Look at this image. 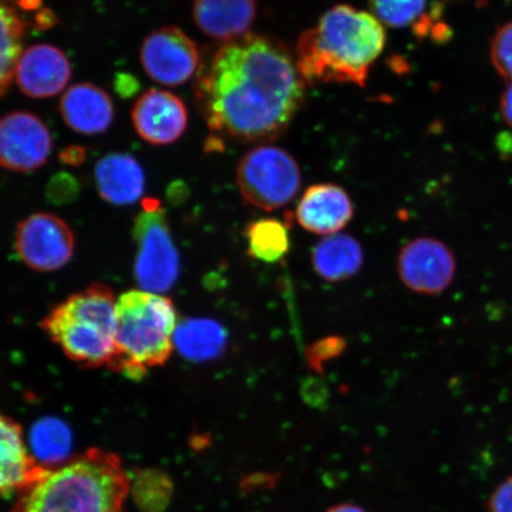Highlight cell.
<instances>
[{
  "label": "cell",
  "instance_id": "27",
  "mask_svg": "<svg viewBox=\"0 0 512 512\" xmlns=\"http://www.w3.org/2000/svg\"><path fill=\"white\" fill-rule=\"evenodd\" d=\"M490 55L497 73L512 82V21L499 28L492 38Z\"/></svg>",
  "mask_w": 512,
  "mask_h": 512
},
{
  "label": "cell",
  "instance_id": "6",
  "mask_svg": "<svg viewBox=\"0 0 512 512\" xmlns=\"http://www.w3.org/2000/svg\"><path fill=\"white\" fill-rule=\"evenodd\" d=\"M236 175L243 200L266 211L287 206L302 187V172L297 160L273 145H261L246 153Z\"/></svg>",
  "mask_w": 512,
  "mask_h": 512
},
{
  "label": "cell",
  "instance_id": "24",
  "mask_svg": "<svg viewBox=\"0 0 512 512\" xmlns=\"http://www.w3.org/2000/svg\"><path fill=\"white\" fill-rule=\"evenodd\" d=\"M131 485L134 501L142 512H162L171 501V479L162 472L142 471Z\"/></svg>",
  "mask_w": 512,
  "mask_h": 512
},
{
  "label": "cell",
  "instance_id": "22",
  "mask_svg": "<svg viewBox=\"0 0 512 512\" xmlns=\"http://www.w3.org/2000/svg\"><path fill=\"white\" fill-rule=\"evenodd\" d=\"M247 252L262 262H278L290 251L291 240L285 222L277 219H261L249 223L246 228Z\"/></svg>",
  "mask_w": 512,
  "mask_h": 512
},
{
  "label": "cell",
  "instance_id": "29",
  "mask_svg": "<svg viewBox=\"0 0 512 512\" xmlns=\"http://www.w3.org/2000/svg\"><path fill=\"white\" fill-rule=\"evenodd\" d=\"M115 88H117V91L121 96L128 98V96H131L138 91L139 83L132 75L121 74L118 76L117 81H115Z\"/></svg>",
  "mask_w": 512,
  "mask_h": 512
},
{
  "label": "cell",
  "instance_id": "7",
  "mask_svg": "<svg viewBox=\"0 0 512 512\" xmlns=\"http://www.w3.org/2000/svg\"><path fill=\"white\" fill-rule=\"evenodd\" d=\"M134 238L138 243L136 277L142 290L155 293L170 290L178 278L179 259L164 211L157 201L144 202V210L134 223Z\"/></svg>",
  "mask_w": 512,
  "mask_h": 512
},
{
  "label": "cell",
  "instance_id": "13",
  "mask_svg": "<svg viewBox=\"0 0 512 512\" xmlns=\"http://www.w3.org/2000/svg\"><path fill=\"white\" fill-rule=\"evenodd\" d=\"M72 66L66 54L50 44H35L23 50L15 80L22 93L34 99L53 98L67 87Z\"/></svg>",
  "mask_w": 512,
  "mask_h": 512
},
{
  "label": "cell",
  "instance_id": "5",
  "mask_svg": "<svg viewBox=\"0 0 512 512\" xmlns=\"http://www.w3.org/2000/svg\"><path fill=\"white\" fill-rule=\"evenodd\" d=\"M115 306L111 288L95 284L57 305L43 319L42 329L70 361L107 367L114 352Z\"/></svg>",
  "mask_w": 512,
  "mask_h": 512
},
{
  "label": "cell",
  "instance_id": "26",
  "mask_svg": "<svg viewBox=\"0 0 512 512\" xmlns=\"http://www.w3.org/2000/svg\"><path fill=\"white\" fill-rule=\"evenodd\" d=\"M347 339L328 336L312 343L305 351L307 366L317 374H323L326 364L341 356L347 349Z\"/></svg>",
  "mask_w": 512,
  "mask_h": 512
},
{
  "label": "cell",
  "instance_id": "28",
  "mask_svg": "<svg viewBox=\"0 0 512 512\" xmlns=\"http://www.w3.org/2000/svg\"><path fill=\"white\" fill-rule=\"evenodd\" d=\"M490 512H512V477L504 480L489 499Z\"/></svg>",
  "mask_w": 512,
  "mask_h": 512
},
{
  "label": "cell",
  "instance_id": "3",
  "mask_svg": "<svg viewBox=\"0 0 512 512\" xmlns=\"http://www.w3.org/2000/svg\"><path fill=\"white\" fill-rule=\"evenodd\" d=\"M131 479L115 454L92 448L21 492L11 512H123Z\"/></svg>",
  "mask_w": 512,
  "mask_h": 512
},
{
  "label": "cell",
  "instance_id": "8",
  "mask_svg": "<svg viewBox=\"0 0 512 512\" xmlns=\"http://www.w3.org/2000/svg\"><path fill=\"white\" fill-rule=\"evenodd\" d=\"M15 247L19 259L38 272H54L72 260L75 239L61 217L38 213L19 223Z\"/></svg>",
  "mask_w": 512,
  "mask_h": 512
},
{
  "label": "cell",
  "instance_id": "4",
  "mask_svg": "<svg viewBox=\"0 0 512 512\" xmlns=\"http://www.w3.org/2000/svg\"><path fill=\"white\" fill-rule=\"evenodd\" d=\"M177 312L160 293L132 290L115 306L114 352L107 368L131 380L168 362L175 347Z\"/></svg>",
  "mask_w": 512,
  "mask_h": 512
},
{
  "label": "cell",
  "instance_id": "10",
  "mask_svg": "<svg viewBox=\"0 0 512 512\" xmlns=\"http://www.w3.org/2000/svg\"><path fill=\"white\" fill-rule=\"evenodd\" d=\"M53 139L43 121L29 112H14L0 119V168L31 172L47 163Z\"/></svg>",
  "mask_w": 512,
  "mask_h": 512
},
{
  "label": "cell",
  "instance_id": "31",
  "mask_svg": "<svg viewBox=\"0 0 512 512\" xmlns=\"http://www.w3.org/2000/svg\"><path fill=\"white\" fill-rule=\"evenodd\" d=\"M499 107H501V114L505 123L512 128V82L505 88Z\"/></svg>",
  "mask_w": 512,
  "mask_h": 512
},
{
  "label": "cell",
  "instance_id": "20",
  "mask_svg": "<svg viewBox=\"0 0 512 512\" xmlns=\"http://www.w3.org/2000/svg\"><path fill=\"white\" fill-rule=\"evenodd\" d=\"M175 344L192 361L219 357L227 347V332L210 319H192L177 328Z\"/></svg>",
  "mask_w": 512,
  "mask_h": 512
},
{
  "label": "cell",
  "instance_id": "2",
  "mask_svg": "<svg viewBox=\"0 0 512 512\" xmlns=\"http://www.w3.org/2000/svg\"><path fill=\"white\" fill-rule=\"evenodd\" d=\"M383 24L371 12L336 5L299 37L297 68L306 85L352 83L366 86L386 47Z\"/></svg>",
  "mask_w": 512,
  "mask_h": 512
},
{
  "label": "cell",
  "instance_id": "17",
  "mask_svg": "<svg viewBox=\"0 0 512 512\" xmlns=\"http://www.w3.org/2000/svg\"><path fill=\"white\" fill-rule=\"evenodd\" d=\"M255 0H194L192 17L198 28L217 41L246 36L256 17Z\"/></svg>",
  "mask_w": 512,
  "mask_h": 512
},
{
  "label": "cell",
  "instance_id": "23",
  "mask_svg": "<svg viewBox=\"0 0 512 512\" xmlns=\"http://www.w3.org/2000/svg\"><path fill=\"white\" fill-rule=\"evenodd\" d=\"M30 443L35 459L44 464L62 462L72 447V434L60 420L44 419L32 428Z\"/></svg>",
  "mask_w": 512,
  "mask_h": 512
},
{
  "label": "cell",
  "instance_id": "25",
  "mask_svg": "<svg viewBox=\"0 0 512 512\" xmlns=\"http://www.w3.org/2000/svg\"><path fill=\"white\" fill-rule=\"evenodd\" d=\"M369 8L382 24L402 29L424 14L426 0H369Z\"/></svg>",
  "mask_w": 512,
  "mask_h": 512
},
{
  "label": "cell",
  "instance_id": "21",
  "mask_svg": "<svg viewBox=\"0 0 512 512\" xmlns=\"http://www.w3.org/2000/svg\"><path fill=\"white\" fill-rule=\"evenodd\" d=\"M25 22L18 11L6 0H0V96L4 95L23 53Z\"/></svg>",
  "mask_w": 512,
  "mask_h": 512
},
{
  "label": "cell",
  "instance_id": "32",
  "mask_svg": "<svg viewBox=\"0 0 512 512\" xmlns=\"http://www.w3.org/2000/svg\"><path fill=\"white\" fill-rule=\"evenodd\" d=\"M326 512H368V511L364 510L361 507H358V505L344 503V504L335 505V507L330 508Z\"/></svg>",
  "mask_w": 512,
  "mask_h": 512
},
{
  "label": "cell",
  "instance_id": "11",
  "mask_svg": "<svg viewBox=\"0 0 512 512\" xmlns=\"http://www.w3.org/2000/svg\"><path fill=\"white\" fill-rule=\"evenodd\" d=\"M139 137L152 145L177 142L188 127V110L175 94L152 88L137 100L132 111Z\"/></svg>",
  "mask_w": 512,
  "mask_h": 512
},
{
  "label": "cell",
  "instance_id": "12",
  "mask_svg": "<svg viewBox=\"0 0 512 512\" xmlns=\"http://www.w3.org/2000/svg\"><path fill=\"white\" fill-rule=\"evenodd\" d=\"M398 271L402 283L409 290L426 294L438 293L452 279V255L437 240L415 239L402 248Z\"/></svg>",
  "mask_w": 512,
  "mask_h": 512
},
{
  "label": "cell",
  "instance_id": "14",
  "mask_svg": "<svg viewBox=\"0 0 512 512\" xmlns=\"http://www.w3.org/2000/svg\"><path fill=\"white\" fill-rule=\"evenodd\" d=\"M354 217V204L347 191L339 185L320 183L304 192L296 210L300 227L312 234H338Z\"/></svg>",
  "mask_w": 512,
  "mask_h": 512
},
{
  "label": "cell",
  "instance_id": "15",
  "mask_svg": "<svg viewBox=\"0 0 512 512\" xmlns=\"http://www.w3.org/2000/svg\"><path fill=\"white\" fill-rule=\"evenodd\" d=\"M47 472L28 451L21 425L0 413V497L23 492Z\"/></svg>",
  "mask_w": 512,
  "mask_h": 512
},
{
  "label": "cell",
  "instance_id": "16",
  "mask_svg": "<svg viewBox=\"0 0 512 512\" xmlns=\"http://www.w3.org/2000/svg\"><path fill=\"white\" fill-rule=\"evenodd\" d=\"M60 113L73 131L93 136L106 132L112 125L113 101L101 88L91 83H79L64 92Z\"/></svg>",
  "mask_w": 512,
  "mask_h": 512
},
{
  "label": "cell",
  "instance_id": "1",
  "mask_svg": "<svg viewBox=\"0 0 512 512\" xmlns=\"http://www.w3.org/2000/svg\"><path fill=\"white\" fill-rule=\"evenodd\" d=\"M305 86L283 44L247 34L217 51L196 96L211 131L242 143L268 142L290 126Z\"/></svg>",
  "mask_w": 512,
  "mask_h": 512
},
{
  "label": "cell",
  "instance_id": "9",
  "mask_svg": "<svg viewBox=\"0 0 512 512\" xmlns=\"http://www.w3.org/2000/svg\"><path fill=\"white\" fill-rule=\"evenodd\" d=\"M140 61L153 81L168 87L187 83L200 67V51L182 29L152 31L143 42Z\"/></svg>",
  "mask_w": 512,
  "mask_h": 512
},
{
  "label": "cell",
  "instance_id": "30",
  "mask_svg": "<svg viewBox=\"0 0 512 512\" xmlns=\"http://www.w3.org/2000/svg\"><path fill=\"white\" fill-rule=\"evenodd\" d=\"M86 158V151L78 146L69 147L61 153L62 163L67 165L78 166L83 163Z\"/></svg>",
  "mask_w": 512,
  "mask_h": 512
},
{
  "label": "cell",
  "instance_id": "19",
  "mask_svg": "<svg viewBox=\"0 0 512 512\" xmlns=\"http://www.w3.org/2000/svg\"><path fill=\"white\" fill-rule=\"evenodd\" d=\"M311 260L318 277L329 283H341L361 271L364 253L354 236L338 233L320 240L313 248Z\"/></svg>",
  "mask_w": 512,
  "mask_h": 512
},
{
  "label": "cell",
  "instance_id": "18",
  "mask_svg": "<svg viewBox=\"0 0 512 512\" xmlns=\"http://www.w3.org/2000/svg\"><path fill=\"white\" fill-rule=\"evenodd\" d=\"M94 176L100 196L115 206L138 201L145 189L142 166L126 153H110L99 160Z\"/></svg>",
  "mask_w": 512,
  "mask_h": 512
}]
</instances>
